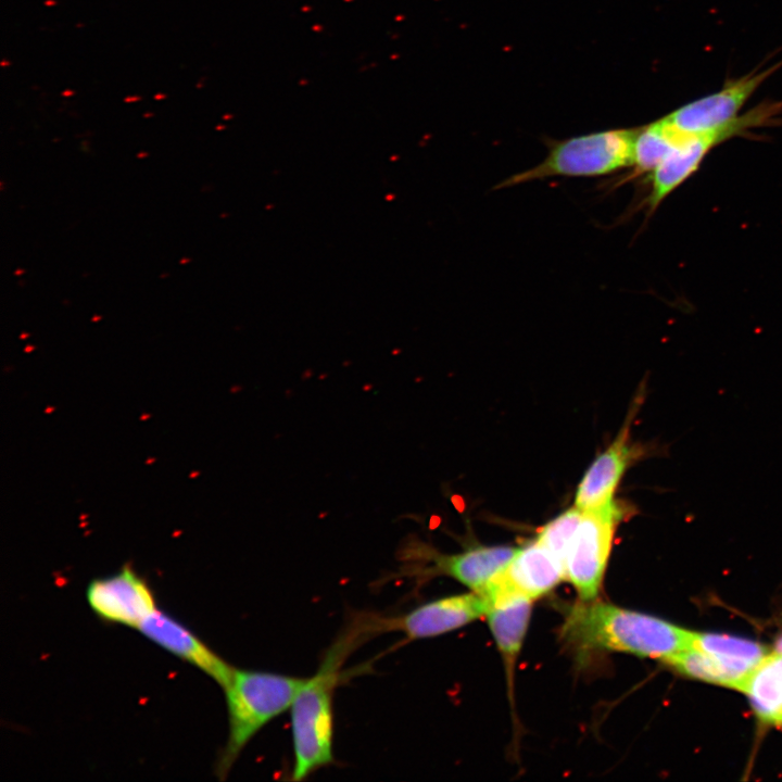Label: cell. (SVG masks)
<instances>
[{
  "label": "cell",
  "instance_id": "9",
  "mask_svg": "<svg viewBox=\"0 0 782 782\" xmlns=\"http://www.w3.org/2000/svg\"><path fill=\"white\" fill-rule=\"evenodd\" d=\"M86 595L99 618L134 628L157 609L148 582L128 564L114 575L92 580Z\"/></svg>",
  "mask_w": 782,
  "mask_h": 782
},
{
  "label": "cell",
  "instance_id": "17",
  "mask_svg": "<svg viewBox=\"0 0 782 782\" xmlns=\"http://www.w3.org/2000/svg\"><path fill=\"white\" fill-rule=\"evenodd\" d=\"M682 131L666 116L638 131L630 178L652 173L678 143Z\"/></svg>",
  "mask_w": 782,
  "mask_h": 782
},
{
  "label": "cell",
  "instance_id": "4",
  "mask_svg": "<svg viewBox=\"0 0 782 782\" xmlns=\"http://www.w3.org/2000/svg\"><path fill=\"white\" fill-rule=\"evenodd\" d=\"M639 129H614L556 142L538 165L501 181L494 189L554 176L596 177L632 165Z\"/></svg>",
  "mask_w": 782,
  "mask_h": 782
},
{
  "label": "cell",
  "instance_id": "14",
  "mask_svg": "<svg viewBox=\"0 0 782 782\" xmlns=\"http://www.w3.org/2000/svg\"><path fill=\"white\" fill-rule=\"evenodd\" d=\"M636 453L629 444V425H625L584 474L576 492L575 505L582 510H592L610 504L629 462Z\"/></svg>",
  "mask_w": 782,
  "mask_h": 782
},
{
  "label": "cell",
  "instance_id": "8",
  "mask_svg": "<svg viewBox=\"0 0 782 782\" xmlns=\"http://www.w3.org/2000/svg\"><path fill=\"white\" fill-rule=\"evenodd\" d=\"M781 66L782 61L760 72L753 71L737 79H731L720 90L680 106L666 118L685 133L729 128L740 121V111L758 87Z\"/></svg>",
  "mask_w": 782,
  "mask_h": 782
},
{
  "label": "cell",
  "instance_id": "11",
  "mask_svg": "<svg viewBox=\"0 0 782 782\" xmlns=\"http://www.w3.org/2000/svg\"><path fill=\"white\" fill-rule=\"evenodd\" d=\"M512 546H480L462 553L444 555L417 541L407 543L404 558H419L431 564L430 569L447 575L472 592L481 594L516 554Z\"/></svg>",
  "mask_w": 782,
  "mask_h": 782
},
{
  "label": "cell",
  "instance_id": "7",
  "mask_svg": "<svg viewBox=\"0 0 782 782\" xmlns=\"http://www.w3.org/2000/svg\"><path fill=\"white\" fill-rule=\"evenodd\" d=\"M565 579L563 563L537 539L521 548L481 595L490 607L515 597L535 600Z\"/></svg>",
  "mask_w": 782,
  "mask_h": 782
},
{
  "label": "cell",
  "instance_id": "3",
  "mask_svg": "<svg viewBox=\"0 0 782 782\" xmlns=\"http://www.w3.org/2000/svg\"><path fill=\"white\" fill-rule=\"evenodd\" d=\"M342 651L341 644L331 649L319 670L305 679L290 706L294 781L332 762V695Z\"/></svg>",
  "mask_w": 782,
  "mask_h": 782
},
{
  "label": "cell",
  "instance_id": "1",
  "mask_svg": "<svg viewBox=\"0 0 782 782\" xmlns=\"http://www.w3.org/2000/svg\"><path fill=\"white\" fill-rule=\"evenodd\" d=\"M694 634L660 618L594 600L573 606L562 632L579 652H622L665 663L689 648Z\"/></svg>",
  "mask_w": 782,
  "mask_h": 782
},
{
  "label": "cell",
  "instance_id": "15",
  "mask_svg": "<svg viewBox=\"0 0 782 782\" xmlns=\"http://www.w3.org/2000/svg\"><path fill=\"white\" fill-rule=\"evenodd\" d=\"M741 691L761 721L782 724V654H768L751 672Z\"/></svg>",
  "mask_w": 782,
  "mask_h": 782
},
{
  "label": "cell",
  "instance_id": "5",
  "mask_svg": "<svg viewBox=\"0 0 782 782\" xmlns=\"http://www.w3.org/2000/svg\"><path fill=\"white\" fill-rule=\"evenodd\" d=\"M628 514L623 504H610L582 510L579 526L569 545L565 562V579L581 601L595 600L607 566L615 528Z\"/></svg>",
  "mask_w": 782,
  "mask_h": 782
},
{
  "label": "cell",
  "instance_id": "10",
  "mask_svg": "<svg viewBox=\"0 0 782 782\" xmlns=\"http://www.w3.org/2000/svg\"><path fill=\"white\" fill-rule=\"evenodd\" d=\"M487 600L471 592L428 602L405 615L384 619L378 625L382 631H401L409 640L447 633L485 616Z\"/></svg>",
  "mask_w": 782,
  "mask_h": 782
},
{
  "label": "cell",
  "instance_id": "12",
  "mask_svg": "<svg viewBox=\"0 0 782 782\" xmlns=\"http://www.w3.org/2000/svg\"><path fill=\"white\" fill-rule=\"evenodd\" d=\"M137 629L162 648L202 670L223 689L228 684L235 668L175 618L156 609Z\"/></svg>",
  "mask_w": 782,
  "mask_h": 782
},
{
  "label": "cell",
  "instance_id": "6",
  "mask_svg": "<svg viewBox=\"0 0 782 782\" xmlns=\"http://www.w3.org/2000/svg\"><path fill=\"white\" fill-rule=\"evenodd\" d=\"M761 124L760 114L753 109L742 115L735 125L726 129L696 134L681 130L678 143L649 175L651 189L645 200L648 213H653L674 189L698 169L714 147Z\"/></svg>",
  "mask_w": 782,
  "mask_h": 782
},
{
  "label": "cell",
  "instance_id": "19",
  "mask_svg": "<svg viewBox=\"0 0 782 782\" xmlns=\"http://www.w3.org/2000/svg\"><path fill=\"white\" fill-rule=\"evenodd\" d=\"M774 653L782 654V635H780L774 643Z\"/></svg>",
  "mask_w": 782,
  "mask_h": 782
},
{
  "label": "cell",
  "instance_id": "18",
  "mask_svg": "<svg viewBox=\"0 0 782 782\" xmlns=\"http://www.w3.org/2000/svg\"><path fill=\"white\" fill-rule=\"evenodd\" d=\"M582 509L576 505L546 524L537 540L546 546L564 565L569 545L579 526Z\"/></svg>",
  "mask_w": 782,
  "mask_h": 782
},
{
  "label": "cell",
  "instance_id": "2",
  "mask_svg": "<svg viewBox=\"0 0 782 782\" xmlns=\"http://www.w3.org/2000/svg\"><path fill=\"white\" fill-rule=\"evenodd\" d=\"M306 678L236 669L224 688L229 732L216 774L225 779L249 741L272 719L290 708Z\"/></svg>",
  "mask_w": 782,
  "mask_h": 782
},
{
  "label": "cell",
  "instance_id": "16",
  "mask_svg": "<svg viewBox=\"0 0 782 782\" xmlns=\"http://www.w3.org/2000/svg\"><path fill=\"white\" fill-rule=\"evenodd\" d=\"M531 602L515 597L490 607L485 615L507 671L512 670L520 652L530 620Z\"/></svg>",
  "mask_w": 782,
  "mask_h": 782
},
{
  "label": "cell",
  "instance_id": "13",
  "mask_svg": "<svg viewBox=\"0 0 782 782\" xmlns=\"http://www.w3.org/2000/svg\"><path fill=\"white\" fill-rule=\"evenodd\" d=\"M692 645L706 654L716 684L740 691L768 655L764 645L727 634L695 632Z\"/></svg>",
  "mask_w": 782,
  "mask_h": 782
}]
</instances>
